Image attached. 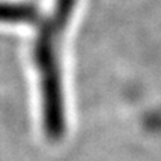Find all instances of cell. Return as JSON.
Masks as SVG:
<instances>
[{"label":"cell","instance_id":"cell-1","mask_svg":"<svg viewBox=\"0 0 161 161\" xmlns=\"http://www.w3.org/2000/svg\"><path fill=\"white\" fill-rule=\"evenodd\" d=\"M38 20H39V14L31 6L0 3V22L36 24Z\"/></svg>","mask_w":161,"mask_h":161}]
</instances>
